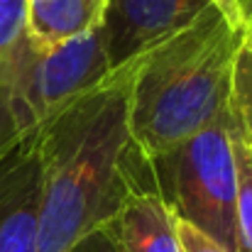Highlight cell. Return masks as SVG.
Returning a JSON list of instances; mask_svg holds the SVG:
<instances>
[{
	"mask_svg": "<svg viewBox=\"0 0 252 252\" xmlns=\"http://www.w3.org/2000/svg\"><path fill=\"white\" fill-rule=\"evenodd\" d=\"M132 66L135 57L37 127L39 252H69L100 230L137 186L155 181L130 130Z\"/></svg>",
	"mask_w": 252,
	"mask_h": 252,
	"instance_id": "cell-1",
	"label": "cell"
},
{
	"mask_svg": "<svg viewBox=\"0 0 252 252\" xmlns=\"http://www.w3.org/2000/svg\"><path fill=\"white\" fill-rule=\"evenodd\" d=\"M245 34L213 5L135 57L130 130L147 162L171 152L230 108L235 57Z\"/></svg>",
	"mask_w": 252,
	"mask_h": 252,
	"instance_id": "cell-2",
	"label": "cell"
},
{
	"mask_svg": "<svg viewBox=\"0 0 252 252\" xmlns=\"http://www.w3.org/2000/svg\"><path fill=\"white\" fill-rule=\"evenodd\" d=\"M157 189L174 216L235 252L238 171L230 108L208 127L152 162Z\"/></svg>",
	"mask_w": 252,
	"mask_h": 252,
	"instance_id": "cell-3",
	"label": "cell"
},
{
	"mask_svg": "<svg viewBox=\"0 0 252 252\" xmlns=\"http://www.w3.org/2000/svg\"><path fill=\"white\" fill-rule=\"evenodd\" d=\"M115 69L103 27L49 52L34 49L25 37L7 88L25 125L37 130L64 105L103 84Z\"/></svg>",
	"mask_w": 252,
	"mask_h": 252,
	"instance_id": "cell-4",
	"label": "cell"
},
{
	"mask_svg": "<svg viewBox=\"0 0 252 252\" xmlns=\"http://www.w3.org/2000/svg\"><path fill=\"white\" fill-rule=\"evenodd\" d=\"M42 157L32 130L0 159V252H39Z\"/></svg>",
	"mask_w": 252,
	"mask_h": 252,
	"instance_id": "cell-5",
	"label": "cell"
},
{
	"mask_svg": "<svg viewBox=\"0 0 252 252\" xmlns=\"http://www.w3.org/2000/svg\"><path fill=\"white\" fill-rule=\"evenodd\" d=\"M206 0H110L103 22L113 64L120 66L193 20Z\"/></svg>",
	"mask_w": 252,
	"mask_h": 252,
	"instance_id": "cell-6",
	"label": "cell"
},
{
	"mask_svg": "<svg viewBox=\"0 0 252 252\" xmlns=\"http://www.w3.org/2000/svg\"><path fill=\"white\" fill-rule=\"evenodd\" d=\"M100 230L120 252H181L174 213L157 189V176L137 186Z\"/></svg>",
	"mask_w": 252,
	"mask_h": 252,
	"instance_id": "cell-7",
	"label": "cell"
},
{
	"mask_svg": "<svg viewBox=\"0 0 252 252\" xmlns=\"http://www.w3.org/2000/svg\"><path fill=\"white\" fill-rule=\"evenodd\" d=\"M110 0H25L27 42L49 52L103 27Z\"/></svg>",
	"mask_w": 252,
	"mask_h": 252,
	"instance_id": "cell-8",
	"label": "cell"
},
{
	"mask_svg": "<svg viewBox=\"0 0 252 252\" xmlns=\"http://www.w3.org/2000/svg\"><path fill=\"white\" fill-rule=\"evenodd\" d=\"M233 150H235V171H238L235 252H252V145L238 130L235 123H233Z\"/></svg>",
	"mask_w": 252,
	"mask_h": 252,
	"instance_id": "cell-9",
	"label": "cell"
},
{
	"mask_svg": "<svg viewBox=\"0 0 252 252\" xmlns=\"http://www.w3.org/2000/svg\"><path fill=\"white\" fill-rule=\"evenodd\" d=\"M25 37V0H0V86L10 81Z\"/></svg>",
	"mask_w": 252,
	"mask_h": 252,
	"instance_id": "cell-10",
	"label": "cell"
},
{
	"mask_svg": "<svg viewBox=\"0 0 252 252\" xmlns=\"http://www.w3.org/2000/svg\"><path fill=\"white\" fill-rule=\"evenodd\" d=\"M230 118L252 145V52L248 49L245 42L235 57L233 91H230Z\"/></svg>",
	"mask_w": 252,
	"mask_h": 252,
	"instance_id": "cell-11",
	"label": "cell"
},
{
	"mask_svg": "<svg viewBox=\"0 0 252 252\" xmlns=\"http://www.w3.org/2000/svg\"><path fill=\"white\" fill-rule=\"evenodd\" d=\"M32 130L25 125L15 100H12V93L7 86H0V159L15 150Z\"/></svg>",
	"mask_w": 252,
	"mask_h": 252,
	"instance_id": "cell-12",
	"label": "cell"
},
{
	"mask_svg": "<svg viewBox=\"0 0 252 252\" xmlns=\"http://www.w3.org/2000/svg\"><path fill=\"white\" fill-rule=\"evenodd\" d=\"M174 230L181 252H228L218 240H213L211 235H206L203 230H198L196 225H191L179 216H174Z\"/></svg>",
	"mask_w": 252,
	"mask_h": 252,
	"instance_id": "cell-13",
	"label": "cell"
},
{
	"mask_svg": "<svg viewBox=\"0 0 252 252\" xmlns=\"http://www.w3.org/2000/svg\"><path fill=\"white\" fill-rule=\"evenodd\" d=\"M206 2L213 5V7L220 12V17H223L235 32L245 34V30H248V20H245V15H243L238 0H206Z\"/></svg>",
	"mask_w": 252,
	"mask_h": 252,
	"instance_id": "cell-14",
	"label": "cell"
},
{
	"mask_svg": "<svg viewBox=\"0 0 252 252\" xmlns=\"http://www.w3.org/2000/svg\"><path fill=\"white\" fill-rule=\"evenodd\" d=\"M69 252H120V248L103 230H95V233L86 235L81 243H76Z\"/></svg>",
	"mask_w": 252,
	"mask_h": 252,
	"instance_id": "cell-15",
	"label": "cell"
},
{
	"mask_svg": "<svg viewBox=\"0 0 252 252\" xmlns=\"http://www.w3.org/2000/svg\"><path fill=\"white\" fill-rule=\"evenodd\" d=\"M238 5H240V10H243L245 20L250 22V20H252V0H238Z\"/></svg>",
	"mask_w": 252,
	"mask_h": 252,
	"instance_id": "cell-16",
	"label": "cell"
},
{
	"mask_svg": "<svg viewBox=\"0 0 252 252\" xmlns=\"http://www.w3.org/2000/svg\"><path fill=\"white\" fill-rule=\"evenodd\" d=\"M245 44H248V49L252 52V20L248 22V30H245Z\"/></svg>",
	"mask_w": 252,
	"mask_h": 252,
	"instance_id": "cell-17",
	"label": "cell"
}]
</instances>
